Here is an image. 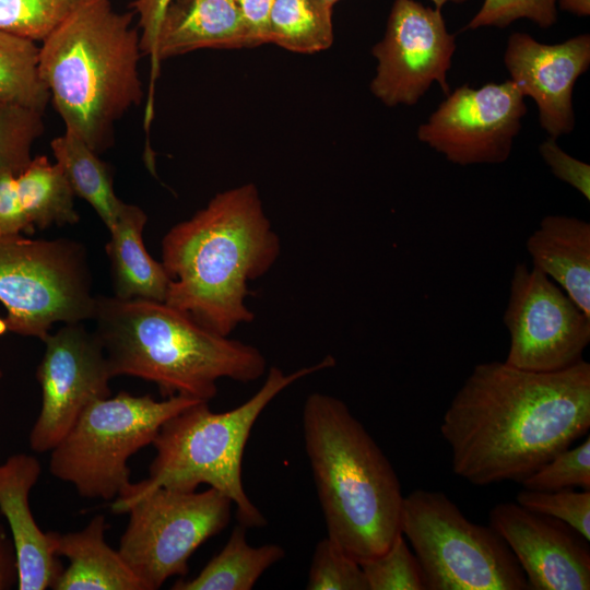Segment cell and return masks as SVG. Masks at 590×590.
Returning a JSON list of instances; mask_svg holds the SVG:
<instances>
[{
	"label": "cell",
	"instance_id": "obj_20",
	"mask_svg": "<svg viewBox=\"0 0 590 590\" xmlns=\"http://www.w3.org/2000/svg\"><path fill=\"white\" fill-rule=\"evenodd\" d=\"M106 518L95 515L81 530L57 532L56 554L69 562L54 590H145L118 550L105 540Z\"/></svg>",
	"mask_w": 590,
	"mask_h": 590
},
{
	"label": "cell",
	"instance_id": "obj_31",
	"mask_svg": "<svg viewBox=\"0 0 590 590\" xmlns=\"http://www.w3.org/2000/svg\"><path fill=\"white\" fill-rule=\"evenodd\" d=\"M533 491L590 489V438L553 456L521 483Z\"/></svg>",
	"mask_w": 590,
	"mask_h": 590
},
{
	"label": "cell",
	"instance_id": "obj_13",
	"mask_svg": "<svg viewBox=\"0 0 590 590\" xmlns=\"http://www.w3.org/2000/svg\"><path fill=\"white\" fill-rule=\"evenodd\" d=\"M456 48L440 9L394 0L384 37L371 49L377 60L371 93L389 107L416 104L433 83L447 95Z\"/></svg>",
	"mask_w": 590,
	"mask_h": 590
},
{
	"label": "cell",
	"instance_id": "obj_15",
	"mask_svg": "<svg viewBox=\"0 0 590 590\" xmlns=\"http://www.w3.org/2000/svg\"><path fill=\"white\" fill-rule=\"evenodd\" d=\"M488 520L515 555L529 589H590V541L574 528L518 503L495 505Z\"/></svg>",
	"mask_w": 590,
	"mask_h": 590
},
{
	"label": "cell",
	"instance_id": "obj_9",
	"mask_svg": "<svg viewBox=\"0 0 590 590\" xmlns=\"http://www.w3.org/2000/svg\"><path fill=\"white\" fill-rule=\"evenodd\" d=\"M83 244L0 235L1 328L42 341L56 322L93 319L96 297Z\"/></svg>",
	"mask_w": 590,
	"mask_h": 590
},
{
	"label": "cell",
	"instance_id": "obj_41",
	"mask_svg": "<svg viewBox=\"0 0 590 590\" xmlns=\"http://www.w3.org/2000/svg\"><path fill=\"white\" fill-rule=\"evenodd\" d=\"M324 1L326 3H328L329 5L333 7L338 1L340 0H322Z\"/></svg>",
	"mask_w": 590,
	"mask_h": 590
},
{
	"label": "cell",
	"instance_id": "obj_19",
	"mask_svg": "<svg viewBox=\"0 0 590 590\" xmlns=\"http://www.w3.org/2000/svg\"><path fill=\"white\" fill-rule=\"evenodd\" d=\"M536 269L590 316V224L567 215H546L528 237Z\"/></svg>",
	"mask_w": 590,
	"mask_h": 590
},
{
	"label": "cell",
	"instance_id": "obj_18",
	"mask_svg": "<svg viewBox=\"0 0 590 590\" xmlns=\"http://www.w3.org/2000/svg\"><path fill=\"white\" fill-rule=\"evenodd\" d=\"M203 48H250L234 0H173L160 24L151 81L160 61Z\"/></svg>",
	"mask_w": 590,
	"mask_h": 590
},
{
	"label": "cell",
	"instance_id": "obj_22",
	"mask_svg": "<svg viewBox=\"0 0 590 590\" xmlns=\"http://www.w3.org/2000/svg\"><path fill=\"white\" fill-rule=\"evenodd\" d=\"M247 527L236 524L223 546L202 570L191 579H178L173 590H250L272 565L285 556L284 548L274 543L251 546Z\"/></svg>",
	"mask_w": 590,
	"mask_h": 590
},
{
	"label": "cell",
	"instance_id": "obj_14",
	"mask_svg": "<svg viewBox=\"0 0 590 590\" xmlns=\"http://www.w3.org/2000/svg\"><path fill=\"white\" fill-rule=\"evenodd\" d=\"M36 378L42 405L30 436L35 452L50 451L92 403L111 396L113 378L104 347L82 322L66 323L43 341Z\"/></svg>",
	"mask_w": 590,
	"mask_h": 590
},
{
	"label": "cell",
	"instance_id": "obj_30",
	"mask_svg": "<svg viewBox=\"0 0 590 590\" xmlns=\"http://www.w3.org/2000/svg\"><path fill=\"white\" fill-rule=\"evenodd\" d=\"M307 590H369L362 566L329 538L314 551Z\"/></svg>",
	"mask_w": 590,
	"mask_h": 590
},
{
	"label": "cell",
	"instance_id": "obj_27",
	"mask_svg": "<svg viewBox=\"0 0 590 590\" xmlns=\"http://www.w3.org/2000/svg\"><path fill=\"white\" fill-rule=\"evenodd\" d=\"M92 0H0V31L43 42Z\"/></svg>",
	"mask_w": 590,
	"mask_h": 590
},
{
	"label": "cell",
	"instance_id": "obj_21",
	"mask_svg": "<svg viewBox=\"0 0 590 590\" xmlns=\"http://www.w3.org/2000/svg\"><path fill=\"white\" fill-rule=\"evenodd\" d=\"M145 212L135 204H122L105 251L110 264L114 296L164 302L169 284L161 261L153 259L143 243Z\"/></svg>",
	"mask_w": 590,
	"mask_h": 590
},
{
	"label": "cell",
	"instance_id": "obj_34",
	"mask_svg": "<svg viewBox=\"0 0 590 590\" xmlns=\"http://www.w3.org/2000/svg\"><path fill=\"white\" fill-rule=\"evenodd\" d=\"M539 152L552 174L590 200V166L566 153L556 139L547 138L539 145Z\"/></svg>",
	"mask_w": 590,
	"mask_h": 590
},
{
	"label": "cell",
	"instance_id": "obj_36",
	"mask_svg": "<svg viewBox=\"0 0 590 590\" xmlns=\"http://www.w3.org/2000/svg\"><path fill=\"white\" fill-rule=\"evenodd\" d=\"M173 0H133L129 8L138 15L141 30L140 47L142 54L154 57L156 37L163 15Z\"/></svg>",
	"mask_w": 590,
	"mask_h": 590
},
{
	"label": "cell",
	"instance_id": "obj_4",
	"mask_svg": "<svg viewBox=\"0 0 590 590\" xmlns=\"http://www.w3.org/2000/svg\"><path fill=\"white\" fill-rule=\"evenodd\" d=\"M93 320L113 378L151 381L163 398L209 402L220 379L247 384L267 370L259 349L215 333L165 302L97 296Z\"/></svg>",
	"mask_w": 590,
	"mask_h": 590
},
{
	"label": "cell",
	"instance_id": "obj_23",
	"mask_svg": "<svg viewBox=\"0 0 590 590\" xmlns=\"http://www.w3.org/2000/svg\"><path fill=\"white\" fill-rule=\"evenodd\" d=\"M50 148L74 196L85 200L109 229L123 204L115 194L110 166L69 130L52 139Z\"/></svg>",
	"mask_w": 590,
	"mask_h": 590
},
{
	"label": "cell",
	"instance_id": "obj_12",
	"mask_svg": "<svg viewBox=\"0 0 590 590\" xmlns=\"http://www.w3.org/2000/svg\"><path fill=\"white\" fill-rule=\"evenodd\" d=\"M526 113L524 96L511 80L480 88L464 84L446 95L416 134L450 163L502 164Z\"/></svg>",
	"mask_w": 590,
	"mask_h": 590
},
{
	"label": "cell",
	"instance_id": "obj_26",
	"mask_svg": "<svg viewBox=\"0 0 590 590\" xmlns=\"http://www.w3.org/2000/svg\"><path fill=\"white\" fill-rule=\"evenodd\" d=\"M35 42L0 31V103L44 113L50 94L38 71Z\"/></svg>",
	"mask_w": 590,
	"mask_h": 590
},
{
	"label": "cell",
	"instance_id": "obj_38",
	"mask_svg": "<svg viewBox=\"0 0 590 590\" xmlns=\"http://www.w3.org/2000/svg\"><path fill=\"white\" fill-rule=\"evenodd\" d=\"M17 585L16 555L12 539L0 523V590H8Z\"/></svg>",
	"mask_w": 590,
	"mask_h": 590
},
{
	"label": "cell",
	"instance_id": "obj_1",
	"mask_svg": "<svg viewBox=\"0 0 590 590\" xmlns=\"http://www.w3.org/2000/svg\"><path fill=\"white\" fill-rule=\"evenodd\" d=\"M590 428V364L539 373L505 362L474 366L440 433L452 472L476 486L521 483Z\"/></svg>",
	"mask_w": 590,
	"mask_h": 590
},
{
	"label": "cell",
	"instance_id": "obj_7",
	"mask_svg": "<svg viewBox=\"0 0 590 590\" xmlns=\"http://www.w3.org/2000/svg\"><path fill=\"white\" fill-rule=\"evenodd\" d=\"M196 402L126 391L98 400L50 450L49 471L84 498L113 502L131 484L129 459L152 445L169 417Z\"/></svg>",
	"mask_w": 590,
	"mask_h": 590
},
{
	"label": "cell",
	"instance_id": "obj_8",
	"mask_svg": "<svg viewBox=\"0 0 590 590\" xmlns=\"http://www.w3.org/2000/svg\"><path fill=\"white\" fill-rule=\"evenodd\" d=\"M401 533L426 590H527L515 555L493 527L469 520L442 492L417 488L403 498Z\"/></svg>",
	"mask_w": 590,
	"mask_h": 590
},
{
	"label": "cell",
	"instance_id": "obj_6",
	"mask_svg": "<svg viewBox=\"0 0 590 590\" xmlns=\"http://www.w3.org/2000/svg\"><path fill=\"white\" fill-rule=\"evenodd\" d=\"M335 365L328 355L321 362L285 374L270 367L260 389L246 402L224 412H213L199 401L169 417L152 442L156 453L149 476L132 483L111 503L115 514L157 487L196 491L206 484L227 496L238 523L262 527L267 520L245 492L241 479L244 450L251 429L263 410L284 389L314 373Z\"/></svg>",
	"mask_w": 590,
	"mask_h": 590
},
{
	"label": "cell",
	"instance_id": "obj_10",
	"mask_svg": "<svg viewBox=\"0 0 590 590\" xmlns=\"http://www.w3.org/2000/svg\"><path fill=\"white\" fill-rule=\"evenodd\" d=\"M232 507V500L212 487L154 488L125 507L129 520L118 551L145 590L160 589L169 578L187 574L197 548L228 524Z\"/></svg>",
	"mask_w": 590,
	"mask_h": 590
},
{
	"label": "cell",
	"instance_id": "obj_16",
	"mask_svg": "<svg viewBox=\"0 0 590 590\" xmlns=\"http://www.w3.org/2000/svg\"><path fill=\"white\" fill-rule=\"evenodd\" d=\"M504 63L509 80L536 103L540 126L548 138L569 134L575 127L574 86L590 66V35L547 45L515 32L507 39Z\"/></svg>",
	"mask_w": 590,
	"mask_h": 590
},
{
	"label": "cell",
	"instance_id": "obj_3",
	"mask_svg": "<svg viewBox=\"0 0 590 590\" xmlns=\"http://www.w3.org/2000/svg\"><path fill=\"white\" fill-rule=\"evenodd\" d=\"M302 424L327 538L359 564L384 554L401 534L404 498L389 459L333 396L310 393Z\"/></svg>",
	"mask_w": 590,
	"mask_h": 590
},
{
	"label": "cell",
	"instance_id": "obj_35",
	"mask_svg": "<svg viewBox=\"0 0 590 590\" xmlns=\"http://www.w3.org/2000/svg\"><path fill=\"white\" fill-rule=\"evenodd\" d=\"M15 174L0 173V235L34 234L15 194Z\"/></svg>",
	"mask_w": 590,
	"mask_h": 590
},
{
	"label": "cell",
	"instance_id": "obj_42",
	"mask_svg": "<svg viewBox=\"0 0 590 590\" xmlns=\"http://www.w3.org/2000/svg\"><path fill=\"white\" fill-rule=\"evenodd\" d=\"M2 377H3V373H2V370L0 368V380L2 379Z\"/></svg>",
	"mask_w": 590,
	"mask_h": 590
},
{
	"label": "cell",
	"instance_id": "obj_17",
	"mask_svg": "<svg viewBox=\"0 0 590 590\" xmlns=\"http://www.w3.org/2000/svg\"><path fill=\"white\" fill-rule=\"evenodd\" d=\"M40 474V462L28 453L11 455L0 463V511L15 550L19 590L52 589L63 570L56 554L57 532H44L30 505V494Z\"/></svg>",
	"mask_w": 590,
	"mask_h": 590
},
{
	"label": "cell",
	"instance_id": "obj_25",
	"mask_svg": "<svg viewBox=\"0 0 590 590\" xmlns=\"http://www.w3.org/2000/svg\"><path fill=\"white\" fill-rule=\"evenodd\" d=\"M332 8L322 0H275L268 43L299 54L328 49L333 43Z\"/></svg>",
	"mask_w": 590,
	"mask_h": 590
},
{
	"label": "cell",
	"instance_id": "obj_40",
	"mask_svg": "<svg viewBox=\"0 0 590 590\" xmlns=\"http://www.w3.org/2000/svg\"><path fill=\"white\" fill-rule=\"evenodd\" d=\"M430 1L435 4V8L441 9L445 4L449 2L461 4L470 0H430Z\"/></svg>",
	"mask_w": 590,
	"mask_h": 590
},
{
	"label": "cell",
	"instance_id": "obj_29",
	"mask_svg": "<svg viewBox=\"0 0 590 590\" xmlns=\"http://www.w3.org/2000/svg\"><path fill=\"white\" fill-rule=\"evenodd\" d=\"M361 566L369 590H426L420 563L402 533L384 554Z\"/></svg>",
	"mask_w": 590,
	"mask_h": 590
},
{
	"label": "cell",
	"instance_id": "obj_5",
	"mask_svg": "<svg viewBox=\"0 0 590 590\" xmlns=\"http://www.w3.org/2000/svg\"><path fill=\"white\" fill-rule=\"evenodd\" d=\"M132 20L110 0H92L39 47V75L66 130L98 154L113 144L115 122L143 98Z\"/></svg>",
	"mask_w": 590,
	"mask_h": 590
},
{
	"label": "cell",
	"instance_id": "obj_28",
	"mask_svg": "<svg viewBox=\"0 0 590 590\" xmlns=\"http://www.w3.org/2000/svg\"><path fill=\"white\" fill-rule=\"evenodd\" d=\"M43 113L0 103V173L20 174L32 161V146L44 131Z\"/></svg>",
	"mask_w": 590,
	"mask_h": 590
},
{
	"label": "cell",
	"instance_id": "obj_32",
	"mask_svg": "<svg viewBox=\"0 0 590 590\" xmlns=\"http://www.w3.org/2000/svg\"><path fill=\"white\" fill-rule=\"evenodd\" d=\"M516 503L531 511L567 523L590 541V489L533 491L523 488L518 493Z\"/></svg>",
	"mask_w": 590,
	"mask_h": 590
},
{
	"label": "cell",
	"instance_id": "obj_39",
	"mask_svg": "<svg viewBox=\"0 0 590 590\" xmlns=\"http://www.w3.org/2000/svg\"><path fill=\"white\" fill-rule=\"evenodd\" d=\"M556 5L565 12L577 16L590 14V0H556Z\"/></svg>",
	"mask_w": 590,
	"mask_h": 590
},
{
	"label": "cell",
	"instance_id": "obj_11",
	"mask_svg": "<svg viewBox=\"0 0 590 590\" xmlns=\"http://www.w3.org/2000/svg\"><path fill=\"white\" fill-rule=\"evenodd\" d=\"M509 337L506 364L530 371L563 370L582 359L590 316L555 282L526 263L512 272L503 318Z\"/></svg>",
	"mask_w": 590,
	"mask_h": 590
},
{
	"label": "cell",
	"instance_id": "obj_24",
	"mask_svg": "<svg viewBox=\"0 0 590 590\" xmlns=\"http://www.w3.org/2000/svg\"><path fill=\"white\" fill-rule=\"evenodd\" d=\"M15 194L34 229L51 225H74L80 221L74 206V193L61 168L44 155L32 158L15 176Z\"/></svg>",
	"mask_w": 590,
	"mask_h": 590
},
{
	"label": "cell",
	"instance_id": "obj_33",
	"mask_svg": "<svg viewBox=\"0 0 590 590\" xmlns=\"http://www.w3.org/2000/svg\"><path fill=\"white\" fill-rule=\"evenodd\" d=\"M520 19H527L542 28L551 27L557 21L556 0H484L464 30L487 26L505 28Z\"/></svg>",
	"mask_w": 590,
	"mask_h": 590
},
{
	"label": "cell",
	"instance_id": "obj_2",
	"mask_svg": "<svg viewBox=\"0 0 590 590\" xmlns=\"http://www.w3.org/2000/svg\"><path fill=\"white\" fill-rule=\"evenodd\" d=\"M280 252L257 187L222 191L163 237L161 262L169 278L164 302L228 337L253 321L248 283L264 275Z\"/></svg>",
	"mask_w": 590,
	"mask_h": 590
},
{
	"label": "cell",
	"instance_id": "obj_37",
	"mask_svg": "<svg viewBox=\"0 0 590 590\" xmlns=\"http://www.w3.org/2000/svg\"><path fill=\"white\" fill-rule=\"evenodd\" d=\"M275 0H234L245 24L250 48L268 43V22Z\"/></svg>",
	"mask_w": 590,
	"mask_h": 590
}]
</instances>
